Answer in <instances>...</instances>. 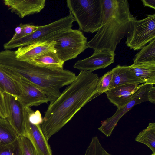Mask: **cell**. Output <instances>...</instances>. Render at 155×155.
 <instances>
[{
  "instance_id": "31",
  "label": "cell",
  "mask_w": 155,
  "mask_h": 155,
  "mask_svg": "<svg viewBox=\"0 0 155 155\" xmlns=\"http://www.w3.org/2000/svg\"><path fill=\"white\" fill-rule=\"evenodd\" d=\"M145 7H148L155 9V0H141Z\"/></svg>"
},
{
  "instance_id": "13",
  "label": "cell",
  "mask_w": 155,
  "mask_h": 155,
  "mask_svg": "<svg viewBox=\"0 0 155 155\" xmlns=\"http://www.w3.org/2000/svg\"><path fill=\"white\" fill-rule=\"evenodd\" d=\"M45 0H4L5 5L12 13L23 18L39 12L45 5Z\"/></svg>"
},
{
  "instance_id": "12",
  "label": "cell",
  "mask_w": 155,
  "mask_h": 155,
  "mask_svg": "<svg viewBox=\"0 0 155 155\" xmlns=\"http://www.w3.org/2000/svg\"><path fill=\"white\" fill-rule=\"evenodd\" d=\"M19 83L21 93L18 98L24 106L30 107L50 102L47 95L34 84L24 79H21Z\"/></svg>"
},
{
  "instance_id": "32",
  "label": "cell",
  "mask_w": 155,
  "mask_h": 155,
  "mask_svg": "<svg viewBox=\"0 0 155 155\" xmlns=\"http://www.w3.org/2000/svg\"><path fill=\"white\" fill-rule=\"evenodd\" d=\"M150 155H155V153H152Z\"/></svg>"
},
{
  "instance_id": "27",
  "label": "cell",
  "mask_w": 155,
  "mask_h": 155,
  "mask_svg": "<svg viewBox=\"0 0 155 155\" xmlns=\"http://www.w3.org/2000/svg\"><path fill=\"white\" fill-rule=\"evenodd\" d=\"M19 26L21 28L20 33L18 34L15 33L11 40L17 39L29 35L36 31L40 27L29 24L22 23L20 24Z\"/></svg>"
},
{
  "instance_id": "26",
  "label": "cell",
  "mask_w": 155,
  "mask_h": 155,
  "mask_svg": "<svg viewBox=\"0 0 155 155\" xmlns=\"http://www.w3.org/2000/svg\"><path fill=\"white\" fill-rule=\"evenodd\" d=\"M0 155H21L19 137L11 143L0 145Z\"/></svg>"
},
{
  "instance_id": "22",
  "label": "cell",
  "mask_w": 155,
  "mask_h": 155,
  "mask_svg": "<svg viewBox=\"0 0 155 155\" xmlns=\"http://www.w3.org/2000/svg\"><path fill=\"white\" fill-rule=\"evenodd\" d=\"M133 61L134 64L155 62V39L143 47L136 54Z\"/></svg>"
},
{
  "instance_id": "23",
  "label": "cell",
  "mask_w": 155,
  "mask_h": 155,
  "mask_svg": "<svg viewBox=\"0 0 155 155\" xmlns=\"http://www.w3.org/2000/svg\"><path fill=\"white\" fill-rule=\"evenodd\" d=\"M112 79L111 70L99 78L97 85L95 98L109 89Z\"/></svg>"
},
{
  "instance_id": "10",
  "label": "cell",
  "mask_w": 155,
  "mask_h": 155,
  "mask_svg": "<svg viewBox=\"0 0 155 155\" xmlns=\"http://www.w3.org/2000/svg\"><path fill=\"white\" fill-rule=\"evenodd\" d=\"M3 96L8 120L19 136L25 135L24 105L18 97L5 92Z\"/></svg>"
},
{
  "instance_id": "24",
  "label": "cell",
  "mask_w": 155,
  "mask_h": 155,
  "mask_svg": "<svg viewBox=\"0 0 155 155\" xmlns=\"http://www.w3.org/2000/svg\"><path fill=\"white\" fill-rule=\"evenodd\" d=\"M84 155H112L103 147L97 136L93 137Z\"/></svg>"
},
{
  "instance_id": "18",
  "label": "cell",
  "mask_w": 155,
  "mask_h": 155,
  "mask_svg": "<svg viewBox=\"0 0 155 155\" xmlns=\"http://www.w3.org/2000/svg\"><path fill=\"white\" fill-rule=\"evenodd\" d=\"M48 68L63 69L64 62L58 58L54 50L47 52L28 62Z\"/></svg>"
},
{
  "instance_id": "29",
  "label": "cell",
  "mask_w": 155,
  "mask_h": 155,
  "mask_svg": "<svg viewBox=\"0 0 155 155\" xmlns=\"http://www.w3.org/2000/svg\"><path fill=\"white\" fill-rule=\"evenodd\" d=\"M0 117L7 118V115L5 104L3 94L0 89Z\"/></svg>"
},
{
  "instance_id": "25",
  "label": "cell",
  "mask_w": 155,
  "mask_h": 155,
  "mask_svg": "<svg viewBox=\"0 0 155 155\" xmlns=\"http://www.w3.org/2000/svg\"><path fill=\"white\" fill-rule=\"evenodd\" d=\"M19 139L21 155H38L32 143L26 134L19 136Z\"/></svg>"
},
{
  "instance_id": "1",
  "label": "cell",
  "mask_w": 155,
  "mask_h": 155,
  "mask_svg": "<svg viewBox=\"0 0 155 155\" xmlns=\"http://www.w3.org/2000/svg\"><path fill=\"white\" fill-rule=\"evenodd\" d=\"M99 78L92 71H81L60 95L50 103L40 125L48 141L83 107L95 98Z\"/></svg>"
},
{
  "instance_id": "9",
  "label": "cell",
  "mask_w": 155,
  "mask_h": 155,
  "mask_svg": "<svg viewBox=\"0 0 155 155\" xmlns=\"http://www.w3.org/2000/svg\"><path fill=\"white\" fill-rule=\"evenodd\" d=\"M32 110L24 106V114L25 134L31 140L38 155H52L48 141L44 134L40 124L30 122L29 116Z\"/></svg>"
},
{
  "instance_id": "17",
  "label": "cell",
  "mask_w": 155,
  "mask_h": 155,
  "mask_svg": "<svg viewBox=\"0 0 155 155\" xmlns=\"http://www.w3.org/2000/svg\"><path fill=\"white\" fill-rule=\"evenodd\" d=\"M130 66L135 75L144 83L155 84V62L133 64Z\"/></svg>"
},
{
  "instance_id": "4",
  "label": "cell",
  "mask_w": 155,
  "mask_h": 155,
  "mask_svg": "<svg viewBox=\"0 0 155 155\" xmlns=\"http://www.w3.org/2000/svg\"><path fill=\"white\" fill-rule=\"evenodd\" d=\"M70 14L84 32H97L101 25L104 11L102 0H67Z\"/></svg>"
},
{
  "instance_id": "3",
  "label": "cell",
  "mask_w": 155,
  "mask_h": 155,
  "mask_svg": "<svg viewBox=\"0 0 155 155\" xmlns=\"http://www.w3.org/2000/svg\"><path fill=\"white\" fill-rule=\"evenodd\" d=\"M104 11L101 25L88 42L94 52H114L117 45L127 35L132 21L136 19L130 11L127 0H102Z\"/></svg>"
},
{
  "instance_id": "15",
  "label": "cell",
  "mask_w": 155,
  "mask_h": 155,
  "mask_svg": "<svg viewBox=\"0 0 155 155\" xmlns=\"http://www.w3.org/2000/svg\"><path fill=\"white\" fill-rule=\"evenodd\" d=\"M55 41L50 42H38L19 47L14 51L18 60L29 62L38 56L54 50Z\"/></svg>"
},
{
  "instance_id": "6",
  "label": "cell",
  "mask_w": 155,
  "mask_h": 155,
  "mask_svg": "<svg viewBox=\"0 0 155 155\" xmlns=\"http://www.w3.org/2000/svg\"><path fill=\"white\" fill-rule=\"evenodd\" d=\"M87 40L79 29H71L55 40L54 50L59 58L65 62L75 58L88 48Z\"/></svg>"
},
{
  "instance_id": "2",
  "label": "cell",
  "mask_w": 155,
  "mask_h": 155,
  "mask_svg": "<svg viewBox=\"0 0 155 155\" xmlns=\"http://www.w3.org/2000/svg\"><path fill=\"white\" fill-rule=\"evenodd\" d=\"M2 68L17 82L24 79L37 86L50 99V103L60 95L61 88L69 85L76 77L75 73L68 70L48 68L18 60L14 52L5 56Z\"/></svg>"
},
{
  "instance_id": "28",
  "label": "cell",
  "mask_w": 155,
  "mask_h": 155,
  "mask_svg": "<svg viewBox=\"0 0 155 155\" xmlns=\"http://www.w3.org/2000/svg\"><path fill=\"white\" fill-rule=\"evenodd\" d=\"M29 120L34 124L41 125L42 122L43 118L40 111L37 110L34 112L32 110L29 116Z\"/></svg>"
},
{
  "instance_id": "30",
  "label": "cell",
  "mask_w": 155,
  "mask_h": 155,
  "mask_svg": "<svg viewBox=\"0 0 155 155\" xmlns=\"http://www.w3.org/2000/svg\"><path fill=\"white\" fill-rule=\"evenodd\" d=\"M148 101L154 104L155 103V87L153 86L149 91L148 94Z\"/></svg>"
},
{
  "instance_id": "11",
  "label": "cell",
  "mask_w": 155,
  "mask_h": 155,
  "mask_svg": "<svg viewBox=\"0 0 155 155\" xmlns=\"http://www.w3.org/2000/svg\"><path fill=\"white\" fill-rule=\"evenodd\" d=\"M114 52L102 51L94 52L91 56L79 60L73 66L74 68L81 71H91L104 69L114 61Z\"/></svg>"
},
{
  "instance_id": "5",
  "label": "cell",
  "mask_w": 155,
  "mask_h": 155,
  "mask_svg": "<svg viewBox=\"0 0 155 155\" xmlns=\"http://www.w3.org/2000/svg\"><path fill=\"white\" fill-rule=\"evenodd\" d=\"M75 21L73 15L69 14L49 24L40 26L34 32L21 38L10 40L3 45L5 50L25 46L38 42L55 41L64 33L71 30Z\"/></svg>"
},
{
  "instance_id": "20",
  "label": "cell",
  "mask_w": 155,
  "mask_h": 155,
  "mask_svg": "<svg viewBox=\"0 0 155 155\" xmlns=\"http://www.w3.org/2000/svg\"><path fill=\"white\" fill-rule=\"evenodd\" d=\"M19 136L7 118L0 117V145H6L11 143Z\"/></svg>"
},
{
  "instance_id": "14",
  "label": "cell",
  "mask_w": 155,
  "mask_h": 155,
  "mask_svg": "<svg viewBox=\"0 0 155 155\" xmlns=\"http://www.w3.org/2000/svg\"><path fill=\"white\" fill-rule=\"evenodd\" d=\"M141 84H132L119 85L110 89L104 93L110 102L119 109L130 101Z\"/></svg>"
},
{
  "instance_id": "7",
  "label": "cell",
  "mask_w": 155,
  "mask_h": 155,
  "mask_svg": "<svg viewBox=\"0 0 155 155\" xmlns=\"http://www.w3.org/2000/svg\"><path fill=\"white\" fill-rule=\"evenodd\" d=\"M145 18L132 22L127 35V45L134 50L141 49L155 39V14H147Z\"/></svg>"
},
{
  "instance_id": "8",
  "label": "cell",
  "mask_w": 155,
  "mask_h": 155,
  "mask_svg": "<svg viewBox=\"0 0 155 155\" xmlns=\"http://www.w3.org/2000/svg\"><path fill=\"white\" fill-rule=\"evenodd\" d=\"M153 85L146 83L142 84L130 101L122 108H117L111 117L102 122L101 126L98 128V130L107 137L110 136L118 122L124 115L136 105L148 101V92Z\"/></svg>"
},
{
  "instance_id": "16",
  "label": "cell",
  "mask_w": 155,
  "mask_h": 155,
  "mask_svg": "<svg viewBox=\"0 0 155 155\" xmlns=\"http://www.w3.org/2000/svg\"><path fill=\"white\" fill-rule=\"evenodd\" d=\"M111 71L112 79L109 89L122 85L144 83L135 75L130 69V66L118 65Z\"/></svg>"
},
{
  "instance_id": "21",
  "label": "cell",
  "mask_w": 155,
  "mask_h": 155,
  "mask_svg": "<svg viewBox=\"0 0 155 155\" xmlns=\"http://www.w3.org/2000/svg\"><path fill=\"white\" fill-rule=\"evenodd\" d=\"M135 140L145 144L155 153V123H149L146 128L139 133Z\"/></svg>"
},
{
  "instance_id": "19",
  "label": "cell",
  "mask_w": 155,
  "mask_h": 155,
  "mask_svg": "<svg viewBox=\"0 0 155 155\" xmlns=\"http://www.w3.org/2000/svg\"><path fill=\"white\" fill-rule=\"evenodd\" d=\"M0 89L3 94L7 93L18 97L21 93L20 84L10 77L0 68Z\"/></svg>"
}]
</instances>
